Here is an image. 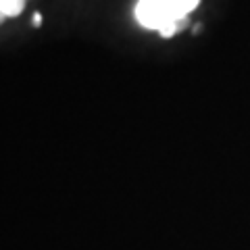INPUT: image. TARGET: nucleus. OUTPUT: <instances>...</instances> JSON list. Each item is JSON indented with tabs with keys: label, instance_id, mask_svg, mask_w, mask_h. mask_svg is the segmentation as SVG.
I'll return each instance as SVG.
<instances>
[{
	"label": "nucleus",
	"instance_id": "nucleus-1",
	"mask_svg": "<svg viewBox=\"0 0 250 250\" xmlns=\"http://www.w3.org/2000/svg\"><path fill=\"white\" fill-rule=\"evenodd\" d=\"M136 19L140 21V25L148 29H163L167 23L184 21L173 17V13L165 4V0H140L136 4Z\"/></svg>",
	"mask_w": 250,
	"mask_h": 250
},
{
	"label": "nucleus",
	"instance_id": "nucleus-2",
	"mask_svg": "<svg viewBox=\"0 0 250 250\" xmlns=\"http://www.w3.org/2000/svg\"><path fill=\"white\" fill-rule=\"evenodd\" d=\"M165 4L171 9L175 19H186V15L198 4V0H165Z\"/></svg>",
	"mask_w": 250,
	"mask_h": 250
},
{
	"label": "nucleus",
	"instance_id": "nucleus-3",
	"mask_svg": "<svg viewBox=\"0 0 250 250\" xmlns=\"http://www.w3.org/2000/svg\"><path fill=\"white\" fill-rule=\"evenodd\" d=\"M23 4H25V0H0V13L4 17H17L23 11Z\"/></svg>",
	"mask_w": 250,
	"mask_h": 250
}]
</instances>
